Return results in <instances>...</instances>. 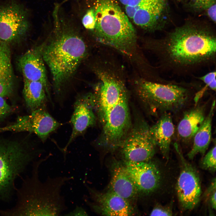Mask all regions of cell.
Listing matches in <instances>:
<instances>
[{
    "mask_svg": "<svg viewBox=\"0 0 216 216\" xmlns=\"http://www.w3.org/2000/svg\"><path fill=\"white\" fill-rule=\"evenodd\" d=\"M143 46L157 57L161 70L177 76L192 75L216 65V36L205 28H178L163 38L146 41Z\"/></svg>",
    "mask_w": 216,
    "mask_h": 216,
    "instance_id": "obj_1",
    "label": "cell"
},
{
    "mask_svg": "<svg viewBox=\"0 0 216 216\" xmlns=\"http://www.w3.org/2000/svg\"><path fill=\"white\" fill-rule=\"evenodd\" d=\"M51 156L38 159L32 164L30 175L23 180L16 188V201L11 208L0 209V215L5 216H59L68 209L64 197L61 194L63 186L73 176H48L46 180L40 179L41 164Z\"/></svg>",
    "mask_w": 216,
    "mask_h": 216,
    "instance_id": "obj_2",
    "label": "cell"
},
{
    "mask_svg": "<svg viewBox=\"0 0 216 216\" xmlns=\"http://www.w3.org/2000/svg\"><path fill=\"white\" fill-rule=\"evenodd\" d=\"M59 9V7L55 6L53 31L48 41L42 44V52L57 95L60 94L88 53L87 46L81 37L60 18Z\"/></svg>",
    "mask_w": 216,
    "mask_h": 216,
    "instance_id": "obj_3",
    "label": "cell"
},
{
    "mask_svg": "<svg viewBox=\"0 0 216 216\" xmlns=\"http://www.w3.org/2000/svg\"><path fill=\"white\" fill-rule=\"evenodd\" d=\"M95 27L92 31L100 43L111 47L135 64L141 57L135 30L125 12L116 0H96L94 8Z\"/></svg>",
    "mask_w": 216,
    "mask_h": 216,
    "instance_id": "obj_4",
    "label": "cell"
},
{
    "mask_svg": "<svg viewBox=\"0 0 216 216\" xmlns=\"http://www.w3.org/2000/svg\"><path fill=\"white\" fill-rule=\"evenodd\" d=\"M134 84L137 94L153 113L162 114L180 109L190 99L193 91L202 86L199 81L178 82L160 75L152 78L139 77Z\"/></svg>",
    "mask_w": 216,
    "mask_h": 216,
    "instance_id": "obj_5",
    "label": "cell"
},
{
    "mask_svg": "<svg viewBox=\"0 0 216 216\" xmlns=\"http://www.w3.org/2000/svg\"><path fill=\"white\" fill-rule=\"evenodd\" d=\"M43 152L27 139L0 136V202L11 199L17 178Z\"/></svg>",
    "mask_w": 216,
    "mask_h": 216,
    "instance_id": "obj_6",
    "label": "cell"
},
{
    "mask_svg": "<svg viewBox=\"0 0 216 216\" xmlns=\"http://www.w3.org/2000/svg\"><path fill=\"white\" fill-rule=\"evenodd\" d=\"M100 62L93 69L99 80L93 94L94 109L101 122L128 92L122 68L113 60L105 58Z\"/></svg>",
    "mask_w": 216,
    "mask_h": 216,
    "instance_id": "obj_7",
    "label": "cell"
},
{
    "mask_svg": "<svg viewBox=\"0 0 216 216\" xmlns=\"http://www.w3.org/2000/svg\"><path fill=\"white\" fill-rule=\"evenodd\" d=\"M128 95L123 97L107 112L101 122V144L113 150L120 147L130 131V119Z\"/></svg>",
    "mask_w": 216,
    "mask_h": 216,
    "instance_id": "obj_8",
    "label": "cell"
},
{
    "mask_svg": "<svg viewBox=\"0 0 216 216\" xmlns=\"http://www.w3.org/2000/svg\"><path fill=\"white\" fill-rule=\"evenodd\" d=\"M156 146L150 127L142 121L129 131L120 147L124 161L140 162L149 161L155 154Z\"/></svg>",
    "mask_w": 216,
    "mask_h": 216,
    "instance_id": "obj_9",
    "label": "cell"
},
{
    "mask_svg": "<svg viewBox=\"0 0 216 216\" xmlns=\"http://www.w3.org/2000/svg\"><path fill=\"white\" fill-rule=\"evenodd\" d=\"M180 162V172L176 184L178 200L182 209L190 210L198 204L201 196V182L197 171L183 156L178 146L175 144Z\"/></svg>",
    "mask_w": 216,
    "mask_h": 216,
    "instance_id": "obj_10",
    "label": "cell"
},
{
    "mask_svg": "<svg viewBox=\"0 0 216 216\" xmlns=\"http://www.w3.org/2000/svg\"><path fill=\"white\" fill-rule=\"evenodd\" d=\"M29 27L27 13L21 5L11 2L0 5V41L9 44L23 38Z\"/></svg>",
    "mask_w": 216,
    "mask_h": 216,
    "instance_id": "obj_11",
    "label": "cell"
},
{
    "mask_svg": "<svg viewBox=\"0 0 216 216\" xmlns=\"http://www.w3.org/2000/svg\"><path fill=\"white\" fill-rule=\"evenodd\" d=\"M125 13L136 25L151 30L163 19L166 7V0H119Z\"/></svg>",
    "mask_w": 216,
    "mask_h": 216,
    "instance_id": "obj_12",
    "label": "cell"
},
{
    "mask_svg": "<svg viewBox=\"0 0 216 216\" xmlns=\"http://www.w3.org/2000/svg\"><path fill=\"white\" fill-rule=\"evenodd\" d=\"M62 124L47 112L46 108H40L30 114L18 117L14 123L0 127V132H27L36 135L43 142Z\"/></svg>",
    "mask_w": 216,
    "mask_h": 216,
    "instance_id": "obj_13",
    "label": "cell"
},
{
    "mask_svg": "<svg viewBox=\"0 0 216 216\" xmlns=\"http://www.w3.org/2000/svg\"><path fill=\"white\" fill-rule=\"evenodd\" d=\"M83 183L93 202H90L85 196L83 200L96 213L105 216H132L136 214L134 207L129 201L108 190L100 192L88 186L85 180Z\"/></svg>",
    "mask_w": 216,
    "mask_h": 216,
    "instance_id": "obj_14",
    "label": "cell"
},
{
    "mask_svg": "<svg viewBox=\"0 0 216 216\" xmlns=\"http://www.w3.org/2000/svg\"><path fill=\"white\" fill-rule=\"evenodd\" d=\"M94 109L93 94L88 93L77 97L70 121L72 129L71 134L67 144L61 150L63 153L64 160H66L69 146L77 137L84 134L88 128L94 125L96 120Z\"/></svg>",
    "mask_w": 216,
    "mask_h": 216,
    "instance_id": "obj_15",
    "label": "cell"
},
{
    "mask_svg": "<svg viewBox=\"0 0 216 216\" xmlns=\"http://www.w3.org/2000/svg\"><path fill=\"white\" fill-rule=\"evenodd\" d=\"M124 164L138 194H149L159 187L161 173L154 164L149 161L133 162L125 161Z\"/></svg>",
    "mask_w": 216,
    "mask_h": 216,
    "instance_id": "obj_16",
    "label": "cell"
},
{
    "mask_svg": "<svg viewBox=\"0 0 216 216\" xmlns=\"http://www.w3.org/2000/svg\"><path fill=\"white\" fill-rule=\"evenodd\" d=\"M42 44L27 50L18 60V65L24 79L39 81L44 86L51 100L50 86L42 55Z\"/></svg>",
    "mask_w": 216,
    "mask_h": 216,
    "instance_id": "obj_17",
    "label": "cell"
},
{
    "mask_svg": "<svg viewBox=\"0 0 216 216\" xmlns=\"http://www.w3.org/2000/svg\"><path fill=\"white\" fill-rule=\"evenodd\" d=\"M111 176L108 191L131 202L138 193L124 163L114 161L111 168Z\"/></svg>",
    "mask_w": 216,
    "mask_h": 216,
    "instance_id": "obj_18",
    "label": "cell"
},
{
    "mask_svg": "<svg viewBox=\"0 0 216 216\" xmlns=\"http://www.w3.org/2000/svg\"><path fill=\"white\" fill-rule=\"evenodd\" d=\"M150 131L156 146L158 147L163 157L168 159L174 132L170 113L162 114L156 123L150 128Z\"/></svg>",
    "mask_w": 216,
    "mask_h": 216,
    "instance_id": "obj_19",
    "label": "cell"
},
{
    "mask_svg": "<svg viewBox=\"0 0 216 216\" xmlns=\"http://www.w3.org/2000/svg\"><path fill=\"white\" fill-rule=\"evenodd\" d=\"M9 44L0 41V97L10 96L14 85V74Z\"/></svg>",
    "mask_w": 216,
    "mask_h": 216,
    "instance_id": "obj_20",
    "label": "cell"
},
{
    "mask_svg": "<svg viewBox=\"0 0 216 216\" xmlns=\"http://www.w3.org/2000/svg\"><path fill=\"white\" fill-rule=\"evenodd\" d=\"M205 109L204 105H196L184 113L177 128L182 140L187 141L193 138L205 118Z\"/></svg>",
    "mask_w": 216,
    "mask_h": 216,
    "instance_id": "obj_21",
    "label": "cell"
},
{
    "mask_svg": "<svg viewBox=\"0 0 216 216\" xmlns=\"http://www.w3.org/2000/svg\"><path fill=\"white\" fill-rule=\"evenodd\" d=\"M215 106L214 100L208 114L193 137L192 148L187 154L190 159H193L198 154H204L208 147L212 139V122Z\"/></svg>",
    "mask_w": 216,
    "mask_h": 216,
    "instance_id": "obj_22",
    "label": "cell"
},
{
    "mask_svg": "<svg viewBox=\"0 0 216 216\" xmlns=\"http://www.w3.org/2000/svg\"><path fill=\"white\" fill-rule=\"evenodd\" d=\"M22 92L26 107L31 112L38 109L46 108L48 98L41 82L24 79Z\"/></svg>",
    "mask_w": 216,
    "mask_h": 216,
    "instance_id": "obj_23",
    "label": "cell"
},
{
    "mask_svg": "<svg viewBox=\"0 0 216 216\" xmlns=\"http://www.w3.org/2000/svg\"><path fill=\"white\" fill-rule=\"evenodd\" d=\"M216 145L206 154L202 160L200 166L202 169L214 172L216 168Z\"/></svg>",
    "mask_w": 216,
    "mask_h": 216,
    "instance_id": "obj_24",
    "label": "cell"
},
{
    "mask_svg": "<svg viewBox=\"0 0 216 216\" xmlns=\"http://www.w3.org/2000/svg\"><path fill=\"white\" fill-rule=\"evenodd\" d=\"M216 70L209 72L202 76L196 77V78L204 84V87L207 90L209 89L215 92L216 90Z\"/></svg>",
    "mask_w": 216,
    "mask_h": 216,
    "instance_id": "obj_25",
    "label": "cell"
},
{
    "mask_svg": "<svg viewBox=\"0 0 216 216\" xmlns=\"http://www.w3.org/2000/svg\"><path fill=\"white\" fill-rule=\"evenodd\" d=\"M216 179L214 178L206 192V198L211 208L214 210L216 207Z\"/></svg>",
    "mask_w": 216,
    "mask_h": 216,
    "instance_id": "obj_26",
    "label": "cell"
},
{
    "mask_svg": "<svg viewBox=\"0 0 216 216\" xmlns=\"http://www.w3.org/2000/svg\"><path fill=\"white\" fill-rule=\"evenodd\" d=\"M82 23L86 29L93 30L95 25V19L93 8L88 10L82 20Z\"/></svg>",
    "mask_w": 216,
    "mask_h": 216,
    "instance_id": "obj_27",
    "label": "cell"
},
{
    "mask_svg": "<svg viewBox=\"0 0 216 216\" xmlns=\"http://www.w3.org/2000/svg\"><path fill=\"white\" fill-rule=\"evenodd\" d=\"M190 5L196 10H205L216 0H190Z\"/></svg>",
    "mask_w": 216,
    "mask_h": 216,
    "instance_id": "obj_28",
    "label": "cell"
},
{
    "mask_svg": "<svg viewBox=\"0 0 216 216\" xmlns=\"http://www.w3.org/2000/svg\"><path fill=\"white\" fill-rule=\"evenodd\" d=\"M172 213L168 207L158 205L155 206L150 213V216H171Z\"/></svg>",
    "mask_w": 216,
    "mask_h": 216,
    "instance_id": "obj_29",
    "label": "cell"
},
{
    "mask_svg": "<svg viewBox=\"0 0 216 216\" xmlns=\"http://www.w3.org/2000/svg\"><path fill=\"white\" fill-rule=\"evenodd\" d=\"M12 108L4 99L0 97V120L4 118L12 112Z\"/></svg>",
    "mask_w": 216,
    "mask_h": 216,
    "instance_id": "obj_30",
    "label": "cell"
},
{
    "mask_svg": "<svg viewBox=\"0 0 216 216\" xmlns=\"http://www.w3.org/2000/svg\"><path fill=\"white\" fill-rule=\"evenodd\" d=\"M63 215L88 216V214L86 211L82 206H77L73 210Z\"/></svg>",
    "mask_w": 216,
    "mask_h": 216,
    "instance_id": "obj_31",
    "label": "cell"
},
{
    "mask_svg": "<svg viewBox=\"0 0 216 216\" xmlns=\"http://www.w3.org/2000/svg\"><path fill=\"white\" fill-rule=\"evenodd\" d=\"M216 2L212 4L205 10L209 18L213 22H216Z\"/></svg>",
    "mask_w": 216,
    "mask_h": 216,
    "instance_id": "obj_32",
    "label": "cell"
}]
</instances>
